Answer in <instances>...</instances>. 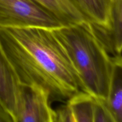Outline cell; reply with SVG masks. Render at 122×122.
Segmentation results:
<instances>
[{
    "label": "cell",
    "mask_w": 122,
    "mask_h": 122,
    "mask_svg": "<svg viewBox=\"0 0 122 122\" xmlns=\"http://www.w3.org/2000/svg\"><path fill=\"white\" fill-rule=\"evenodd\" d=\"M0 46L21 85L41 87L51 100L60 101L81 91L78 75L52 29L0 27Z\"/></svg>",
    "instance_id": "6da1fadb"
},
{
    "label": "cell",
    "mask_w": 122,
    "mask_h": 122,
    "mask_svg": "<svg viewBox=\"0 0 122 122\" xmlns=\"http://www.w3.org/2000/svg\"><path fill=\"white\" fill-rule=\"evenodd\" d=\"M53 31L78 75L81 91L107 98L114 63L122 61H114L108 55L88 21L64 25Z\"/></svg>",
    "instance_id": "7a4b0ae2"
},
{
    "label": "cell",
    "mask_w": 122,
    "mask_h": 122,
    "mask_svg": "<svg viewBox=\"0 0 122 122\" xmlns=\"http://www.w3.org/2000/svg\"><path fill=\"white\" fill-rule=\"evenodd\" d=\"M64 25L54 13L35 0H0V27L53 29Z\"/></svg>",
    "instance_id": "3957f363"
},
{
    "label": "cell",
    "mask_w": 122,
    "mask_h": 122,
    "mask_svg": "<svg viewBox=\"0 0 122 122\" xmlns=\"http://www.w3.org/2000/svg\"><path fill=\"white\" fill-rule=\"evenodd\" d=\"M48 92L38 86L21 85L14 122H55L56 110L50 104Z\"/></svg>",
    "instance_id": "277c9868"
},
{
    "label": "cell",
    "mask_w": 122,
    "mask_h": 122,
    "mask_svg": "<svg viewBox=\"0 0 122 122\" xmlns=\"http://www.w3.org/2000/svg\"><path fill=\"white\" fill-rule=\"evenodd\" d=\"M92 29L114 61H122V0L112 3L108 26L91 23Z\"/></svg>",
    "instance_id": "5b68a950"
},
{
    "label": "cell",
    "mask_w": 122,
    "mask_h": 122,
    "mask_svg": "<svg viewBox=\"0 0 122 122\" xmlns=\"http://www.w3.org/2000/svg\"><path fill=\"white\" fill-rule=\"evenodd\" d=\"M96 97L80 91L56 110L57 122H94Z\"/></svg>",
    "instance_id": "8992f818"
},
{
    "label": "cell",
    "mask_w": 122,
    "mask_h": 122,
    "mask_svg": "<svg viewBox=\"0 0 122 122\" xmlns=\"http://www.w3.org/2000/svg\"><path fill=\"white\" fill-rule=\"evenodd\" d=\"M21 85L0 46V101L13 117L20 96Z\"/></svg>",
    "instance_id": "52a82bcc"
},
{
    "label": "cell",
    "mask_w": 122,
    "mask_h": 122,
    "mask_svg": "<svg viewBox=\"0 0 122 122\" xmlns=\"http://www.w3.org/2000/svg\"><path fill=\"white\" fill-rule=\"evenodd\" d=\"M91 23L108 26L110 20L112 0H67Z\"/></svg>",
    "instance_id": "ba28073f"
},
{
    "label": "cell",
    "mask_w": 122,
    "mask_h": 122,
    "mask_svg": "<svg viewBox=\"0 0 122 122\" xmlns=\"http://www.w3.org/2000/svg\"><path fill=\"white\" fill-rule=\"evenodd\" d=\"M106 102L116 122H122V61L114 63Z\"/></svg>",
    "instance_id": "9c48e42d"
},
{
    "label": "cell",
    "mask_w": 122,
    "mask_h": 122,
    "mask_svg": "<svg viewBox=\"0 0 122 122\" xmlns=\"http://www.w3.org/2000/svg\"><path fill=\"white\" fill-rule=\"evenodd\" d=\"M55 14L64 25L85 20L67 0H35Z\"/></svg>",
    "instance_id": "30bf717a"
},
{
    "label": "cell",
    "mask_w": 122,
    "mask_h": 122,
    "mask_svg": "<svg viewBox=\"0 0 122 122\" xmlns=\"http://www.w3.org/2000/svg\"><path fill=\"white\" fill-rule=\"evenodd\" d=\"M0 122H14L13 117L0 101Z\"/></svg>",
    "instance_id": "8fae6325"
},
{
    "label": "cell",
    "mask_w": 122,
    "mask_h": 122,
    "mask_svg": "<svg viewBox=\"0 0 122 122\" xmlns=\"http://www.w3.org/2000/svg\"><path fill=\"white\" fill-rule=\"evenodd\" d=\"M116 1V0H112V2H113V1Z\"/></svg>",
    "instance_id": "7c38bea8"
}]
</instances>
